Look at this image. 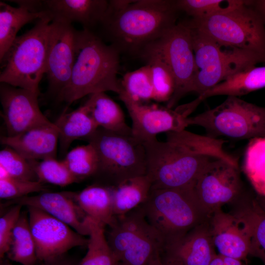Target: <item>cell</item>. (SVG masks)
Here are the masks:
<instances>
[{"label": "cell", "instance_id": "11", "mask_svg": "<svg viewBox=\"0 0 265 265\" xmlns=\"http://www.w3.org/2000/svg\"><path fill=\"white\" fill-rule=\"evenodd\" d=\"M155 42L174 77V93L167 105L172 108L185 95L192 92L198 73L190 29L185 22L177 23Z\"/></svg>", "mask_w": 265, "mask_h": 265}, {"label": "cell", "instance_id": "40", "mask_svg": "<svg viewBox=\"0 0 265 265\" xmlns=\"http://www.w3.org/2000/svg\"><path fill=\"white\" fill-rule=\"evenodd\" d=\"M210 265H247V262L217 254Z\"/></svg>", "mask_w": 265, "mask_h": 265}, {"label": "cell", "instance_id": "23", "mask_svg": "<svg viewBox=\"0 0 265 265\" xmlns=\"http://www.w3.org/2000/svg\"><path fill=\"white\" fill-rule=\"evenodd\" d=\"M83 106L99 128L132 135V128L127 124L122 109L105 92L89 95Z\"/></svg>", "mask_w": 265, "mask_h": 265}, {"label": "cell", "instance_id": "42", "mask_svg": "<svg viewBox=\"0 0 265 265\" xmlns=\"http://www.w3.org/2000/svg\"><path fill=\"white\" fill-rule=\"evenodd\" d=\"M252 5L265 25V0H252Z\"/></svg>", "mask_w": 265, "mask_h": 265}, {"label": "cell", "instance_id": "20", "mask_svg": "<svg viewBox=\"0 0 265 265\" xmlns=\"http://www.w3.org/2000/svg\"><path fill=\"white\" fill-rule=\"evenodd\" d=\"M216 254L208 219L165 246L162 257L180 265H210Z\"/></svg>", "mask_w": 265, "mask_h": 265}, {"label": "cell", "instance_id": "30", "mask_svg": "<svg viewBox=\"0 0 265 265\" xmlns=\"http://www.w3.org/2000/svg\"><path fill=\"white\" fill-rule=\"evenodd\" d=\"M242 169L258 195L265 197V136L250 139L244 152Z\"/></svg>", "mask_w": 265, "mask_h": 265}, {"label": "cell", "instance_id": "26", "mask_svg": "<svg viewBox=\"0 0 265 265\" xmlns=\"http://www.w3.org/2000/svg\"><path fill=\"white\" fill-rule=\"evenodd\" d=\"M139 56L150 67L153 100L159 102H168L174 93L175 80L161 51L154 42L147 46Z\"/></svg>", "mask_w": 265, "mask_h": 265}, {"label": "cell", "instance_id": "12", "mask_svg": "<svg viewBox=\"0 0 265 265\" xmlns=\"http://www.w3.org/2000/svg\"><path fill=\"white\" fill-rule=\"evenodd\" d=\"M132 122V135L144 143L161 132H180L188 126L187 119L197 106L193 101L175 109L135 102L123 93L118 95Z\"/></svg>", "mask_w": 265, "mask_h": 265}, {"label": "cell", "instance_id": "34", "mask_svg": "<svg viewBox=\"0 0 265 265\" xmlns=\"http://www.w3.org/2000/svg\"><path fill=\"white\" fill-rule=\"evenodd\" d=\"M63 160L79 181L95 175L98 169L97 153L94 146L89 143L69 151Z\"/></svg>", "mask_w": 265, "mask_h": 265}, {"label": "cell", "instance_id": "29", "mask_svg": "<svg viewBox=\"0 0 265 265\" xmlns=\"http://www.w3.org/2000/svg\"><path fill=\"white\" fill-rule=\"evenodd\" d=\"M247 224L250 234V256L259 259L265 265V210L257 198L246 197L236 212Z\"/></svg>", "mask_w": 265, "mask_h": 265}, {"label": "cell", "instance_id": "43", "mask_svg": "<svg viewBox=\"0 0 265 265\" xmlns=\"http://www.w3.org/2000/svg\"><path fill=\"white\" fill-rule=\"evenodd\" d=\"M159 265H180L178 263L162 257V261Z\"/></svg>", "mask_w": 265, "mask_h": 265}, {"label": "cell", "instance_id": "15", "mask_svg": "<svg viewBox=\"0 0 265 265\" xmlns=\"http://www.w3.org/2000/svg\"><path fill=\"white\" fill-rule=\"evenodd\" d=\"M39 92L0 83V100L7 136H13L43 126L57 127L40 109Z\"/></svg>", "mask_w": 265, "mask_h": 265}, {"label": "cell", "instance_id": "32", "mask_svg": "<svg viewBox=\"0 0 265 265\" xmlns=\"http://www.w3.org/2000/svg\"><path fill=\"white\" fill-rule=\"evenodd\" d=\"M89 229L87 251L78 265H117L106 239L104 225L88 216Z\"/></svg>", "mask_w": 265, "mask_h": 265}, {"label": "cell", "instance_id": "31", "mask_svg": "<svg viewBox=\"0 0 265 265\" xmlns=\"http://www.w3.org/2000/svg\"><path fill=\"white\" fill-rule=\"evenodd\" d=\"M10 259L22 265H35L38 260L30 229L28 212H21L13 230L7 253Z\"/></svg>", "mask_w": 265, "mask_h": 265}, {"label": "cell", "instance_id": "14", "mask_svg": "<svg viewBox=\"0 0 265 265\" xmlns=\"http://www.w3.org/2000/svg\"><path fill=\"white\" fill-rule=\"evenodd\" d=\"M27 208L38 260H50L65 255L73 247L87 246L89 239L67 224L38 208Z\"/></svg>", "mask_w": 265, "mask_h": 265}, {"label": "cell", "instance_id": "3", "mask_svg": "<svg viewBox=\"0 0 265 265\" xmlns=\"http://www.w3.org/2000/svg\"><path fill=\"white\" fill-rule=\"evenodd\" d=\"M193 186L151 189L140 206L147 220L162 237L164 247L209 218L200 206Z\"/></svg>", "mask_w": 265, "mask_h": 265}, {"label": "cell", "instance_id": "8", "mask_svg": "<svg viewBox=\"0 0 265 265\" xmlns=\"http://www.w3.org/2000/svg\"><path fill=\"white\" fill-rule=\"evenodd\" d=\"M95 148L99 158L95 175L103 185L115 186L134 177L147 173V160L143 143L132 135H124L99 128L85 140Z\"/></svg>", "mask_w": 265, "mask_h": 265}, {"label": "cell", "instance_id": "5", "mask_svg": "<svg viewBox=\"0 0 265 265\" xmlns=\"http://www.w3.org/2000/svg\"><path fill=\"white\" fill-rule=\"evenodd\" d=\"M51 20H37L34 26L17 36L0 61V83L39 92L46 73Z\"/></svg>", "mask_w": 265, "mask_h": 265}, {"label": "cell", "instance_id": "35", "mask_svg": "<svg viewBox=\"0 0 265 265\" xmlns=\"http://www.w3.org/2000/svg\"><path fill=\"white\" fill-rule=\"evenodd\" d=\"M242 0H178L176 5L193 19H202L233 9L244 4Z\"/></svg>", "mask_w": 265, "mask_h": 265}, {"label": "cell", "instance_id": "36", "mask_svg": "<svg viewBox=\"0 0 265 265\" xmlns=\"http://www.w3.org/2000/svg\"><path fill=\"white\" fill-rule=\"evenodd\" d=\"M38 181L60 186H65L79 180L74 176L63 161L49 158L41 161L29 160Z\"/></svg>", "mask_w": 265, "mask_h": 265}, {"label": "cell", "instance_id": "38", "mask_svg": "<svg viewBox=\"0 0 265 265\" xmlns=\"http://www.w3.org/2000/svg\"><path fill=\"white\" fill-rule=\"evenodd\" d=\"M47 188L39 181L22 180L9 177L0 179V197L8 200L15 199L29 194L47 191Z\"/></svg>", "mask_w": 265, "mask_h": 265}, {"label": "cell", "instance_id": "18", "mask_svg": "<svg viewBox=\"0 0 265 265\" xmlns=\"http://www.w3.org/2000/svg\"><path fill=\"white\" fill-rule=\"evenodd\" d=\"M20 205L38 208L67 224L80 234L88 236V216L73 196V192H43L8 200L4 205Z\"/></svg>", "mask_w": 265, "mask_h": 265}, {"label": "cell", "instance_id": "33", "mask_svg": "<svg viewBox=\"0 0 265 265\" xmlns=\"http://www.w3.org/2000/svg\"><path fill=\"white\" fill-rule=\"evenodd\" d=\"M120 84L121 93L133 101L144 103L154 98V91L150 67L145 65L134 71L126 73Z\"/></svg>", "mask_w": 265, "mask_h": 265}, {"label": "cell", "instance_id": "6", "mask_svg": "<svg viewBox=\"0 0 265 265\" xmlns=\"http://www.w3.org/2000/svg\"><path fill=\"white\" fill-rule=\"evenodd\" d=\"M190 29L198 73L192 92L199 96L231 76L265 58L252 52L222 45L200 29L185 22Z\"/></svg>", "mask_w": 265, "mask_h": 265}, {"label": "cell", "instance_id": "25", "mask_svg": "<svg viewBox=\"0 0 265 265\" xmlns=\"http://www.w3.org/2000/svg\"><path fill=\"white\" fill-rule=\"evenodd\" d=\"M54 123L59 130L60 152L62 155H66L74 140H85L99 128L83 105L70 112H63Z\"/></svg>", "mask_w": 265, "mask_h": 265}, {"label": "cell", "instance_id": "9", "mask_svg": "<svg viewBox=\"0 0 265 265\" xmlns=\"http://www.w3.org/2000/svg\"><path fill=\"white\" fill-rule=\"evenodd\" d=\"M186 22L222 45L249 51L265 58V25L252 0L225 12Z\"/></svg>", "mask_w": 265, "mask_h": 265}, {"label": "cell", "instance_id": "41", "mask_svg": "<svg viewBox=\"0 0 265 265\" xmlns=\"http://www.w3.org/2000/svg\"><path fill=\"white\" fill-rule=\"evenodd\" d=\"M41 264L35 265H78L71 259L65 257V255L57 257L50 260L41 262Z\"/></svg>", "mask_w": 265, "mask_h": 265}, {"label": "cell", "instance_id": "7", "mask_svg": "<svg viewBox=\"0 0 265 265\" xmlns=\"http://www.w3.org/2000/svg\"><path fill=\"white\" fill-rule=\"evenodd\" d=\"M108 228L106 235L117 265H159L161 262L164 240L147 220L140 206L116 216Z\"/></svg>", "mask_w": 265, "mask_h": 265}, {"label": "cell", "instance_id": "17", "mask_svg": "<svg viewBox=\"0 0 265 265\" xmlns=\"http://www.w3.org/2000/svg\"><path fill=\"white\" fill-rule=\"evenodd\" d=\"M208 223L218 254L247 262L250 249L249 231L238 213H227L218 209L211 215Z\"/></svg>", "mask_w": 265, "mask_h": 265}, {"label": "cell", "instance_id": "21", "mask_svg": "<svg viewBox=\"0 0 265 265\" xmlns=\"http://www.w3.org/2000/svg\"><path fill=\"white\" fill-rule=\"evenodd\" d=\"M59 130L57 127L34 128L18 135L0 137V143L8 146L27 160L56 158Z\"/></svg>", "mask_w": 265, "mask_h": 265}, {"label": "cell", "instance_id": "10", "mask_svg": "<svg viewBox=\"0 0 265 265\" xmlns=\"http://www.w3.org/2000/svg\"><path fill=\"white\" fill-rule=\"evenodd\" d=\"M188 126L203 128L207 135L236 139L265 136V107L227 96L216 107L187 119Z\"/></svg>", "mask_w": 265, "mask_h": 265}, {"label": "cell", "instance_id": "22", "mask_svg": "<svg viewBox=\"0 0 265 265\" xmlns=\"http://www.w3.org/2000/svg\"><path fill=\"white\" fill-rule=\"evenodd\" d=\"M12 1L18 6L13 7L0 1V60L17 37L22 27L34 20L47 17L44 13L36 9L33 0Z\"/></svg>", "mask_w": 265, "mask_h": 265}, {"label": "cell", "instance_id": "28", "mask_svg": "<svg viewBox=\"0 0 265 265\" xmlns=\"http://www.w3.org/2000/svg\"><path fill=\"white\" fill-rule=\"evenodd\" d=\"M113 187V208L115 216L123 215L144 203L152 188L146 175L128 179Z\"/></svg>", "mask_w": 265, "mask_h": 265}, {"label": "cell", "instance_id": "37", "mask_svg": "<svg viewBox=\"0 0 265 265\" xmlns=\"http://www.w3.org/2000/svg\"><path fill=\"white\" fill-rule=\"evenodd\" d=\"M0 166L10 177L26 181H38L29 161L9 147L5 146L0 151Z\"/></svg>", "mask_w": 265, "mask_h": 265}, {"label": "cell", "instance_id": "1", "mask_svg": "<svg viewBox=\"0 0 265 265\" xmlns=\"http://www.w3.org/2000/svg\"><path fill=\"white\" fill-rule=\"evenodd\" d=\"M176 0H138L120 8L109 0L107 11L96 34L120 53L139 56L149 45L175 26Z\"/></svg>", "mask_w": 265, "mask_h": 265}, {"label": "cell", "instance_id": "4", "mask_svg": "<svg viewBox=\"0 0 265 265\" xmlns=\"http://www.w3.org/2000/svg\"><path fill=\"white\" fill-rule=\"evenodd\" d=\"M147 173L151 189L193 186L207 164L214 158L210 153L189 149L179 143L157 139L143 143Z\"/></svg>", "mask_w": 265, "mask_h": 265}, {"label": "cell", "instance_id": "16", "mask_svg": "<svg viewBox=\"0 0 265 265\" xmlns=\"http://www.w3.org/2000/svg\"><path fill=\"white\" fill-rule=\"evenodd\" d=\"M76 31L69 23L52 21L50 24L45 74L48 93L56 98L71 78L75 59Z\"/></svg>", "mask_w": 265, "mask_h": 265}, {"label": "cell", "instance_id": "44", "mask_svg": "<svg viewBox=\"0 0 265 265\" xmlns=\"http://www.w3.org/2000/svg\"><path fill=\"white\" fill-rule=\"evenodd\" d=\"M257 199L261 206L265 210V197L258 195Z\"/></svg>", "mask_w": 265, "mask_h": 265}, {"label": "cell", "instance_id": "27", "mask_svg": "<svg viewBox=\"0 0 265 265\" xmlns=\"http://www.w3.org/2000/svg\"><path fill=\"white\" fill-rule=\"evenodd\" d=\"M265 87V66L249 67L236 73L205 93L209 97L218 95L238 97Z\"/></svg>", "mask_w": 265, "mask_h": 265}, {"label": "cell", "instance_id": "24", "mask_svg": "<svg viewBox=\"0 0 265 265\" xmlns=\"http://www.w3.org/2000/svg\"><path fill=\"white\" fill-rule=\"evenodd\" d=\"M73 196L86 214L106 227L113 226L116 221L113 208V187L102 184L87 186Z\"/></svg>", "mask_w": 265, "mask_h": 265}, {"label": "cell", "instance_id": "39", "mask_svg": "<svg viewBox=\"0 0 265 265\" xmlns=\"http://www.w3.org/2000/svg\"><path fill=\"white\" fill-rule=\"evenodd\" d=\"M22 206L14 205L0 218V257L8 253L13 230L21 213Z\"/></svg>", "mask_w": 265, "mask_h": 265}, {"label": "cell", "instance_id": "2", "mask_svg": "<svg viewBox=\"0 0 265 265\" xmlns=\"http://www.w3.org/2000/svg\"><path fill=\"white\" fill-rule=\"evenodd\" d=\"M120 53L94 32L77 30L75 59L71 78L66 87L56 98L66 104L63 112L74 102L98 92L122 91L117 78Z\"/></svg>", "mask_w": 265, "mask_h": 265}, {"label": "cell", "instance_id": "19", "mask_svg": "<svg viewBox=\"0 0 265 265\" xmlns=\"http://www.w3.org/2000/svg\"><path fill=\"white\" fill-rule=\"evenodd\" d=\"M109 5L106 0H43L37 8L51 22L72 24L80 23L83 29L92 32L98 28L106 16Z\"/></svg>", "mask_w": 265, "mask_h": 265}, {"label": "cell", "instance_id": "13", "mask_svg": "<svg viewBox=\"0 0 265 265\" xmlns=\"http://www.w3.org/2000/svg\"><path fill=\"white\" fill-rule=\"evenodd\" d=\"M193 189L200 206L210 217L223 205L235 201L242 194L239 166L222 159H213L197 178Z\"/></svg>", "mask_w": 265, "mask_h": 265}]
</instances>
